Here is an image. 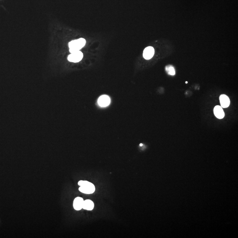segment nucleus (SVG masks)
Returning <instances> with one entry per match:
<instances>
[{
	"label": "nucleus",
	"mask_w": 238,
	"mask_h": 238,
	"mask_svg": "<svg viewBox=\"0 0 238 238\" xmlns=\"http://www.w3.org/2000/svg\"><path fill=\"white\" fill-rule=\"evenodd\" d=\"M78 185L80 186L79 190V191L85 194H92L95 191V187L94 184L88 181H79Z\"/></svg>",
	"instance_id": "1"
},
{
	"label": "nucleus",
	"mask_w": 238,
	"mask_h": 238,
	"mask_svg": "<svg viewBox=\"0 0 238 238\" xmlns=\"http://www.w3.org/2000/svg\"><path fill=\"white\" fill-rule=\"evenodd\" d=\"M86 43V40L83 38L71 41L68 44L69 51L71 53H72L75 52L79 51L80 49L84 47Z\"/></svg>",
	"instance_id": "2"
},
{
	"label": "nucleus",
	"mask_w": 238,
	"mask_h": 238,
	"mask_svg": "<svg viewBox=\"0 0 238 238\" xmlns=\"http://www.w3.org/2000/svg\"><path fill=\"white\" fill-rule=\"evenodd\" d=\"M83 56V53L80 51H78L71 53L68 56V59L69 62H79L82 60Z\"/></svg>",
	"instance_id": "3"
},
{
	"label": "nucleus",
	"mask_w": 238,
	"mask_h": 238,
	"mask_svg": "<svg viewBox=\"0 0 238 238\" xmlns=\"http://www.w3.org/2000/svg\"><path fill=\"white\" fill-rule=\"evenodd\" d=\"M110 103V99L107 95H102L98 99V104L101 107H106L109 105Z\"/></svg>",
	"instance_id": "4"
},
{
	"label": "nucleus",
	"mask_w": 238,
	"mask_h": 238,
	"mask_svg": "<svg viewBox=\"0 0 238 238\" xmlns=\"http://www.w3.org/2000/svg\"><path fill=\"white\" fill-rule=\"evenodd\" d=\"M155 49L151 47L146 48L143 51V57L146 60L150 59L155 54Z\"/></svg>",
	"instance_id": "5"
},
{
	"label": "nucleus",
	"mask_w": 238,
	"mask_h": 238,
	"mask_svg": "<svg viewBox=\"0 0 238 238\" xmlns=\"http://www.w3.org/2000/svg\"><path fill=\"white\" fill-rule=\"evenodd\" d=\"M84 200L82 198L80 197L75 198L73 201V206L75 210L79 211L83 209V203Z\"/></svg>",
	"instance_id": "6"
},
{
	"label": "nucleus",
	"mask_w": 238,
	"mask_h": 238,
	"mask_svg": "<svg viewBox=\"0 0 238 238\" xmlns=\"http://www.w3.org/2000/svg\"><path fill=\"white\" fill-rule=\"evenodd\" d=\"M221 107L222 108H227L230 104V101L229 98L225 94H222L220 97Z\"/></svg>",
	"instance_id": "7"
},
{
	"label": "nucleus",
	"mask_w": 238,
	"mask_h": 238,
	"mask_svg": "<svg viewBox=\"0 0 238 238\" xmlns=\"http://www.w3.org/2000/svg\"><path fill=\"white\" fill-rule=\"evenodd\" d=\"M214 115L219 119H222L224 117L225 114L222 108L219 105H217L213 109Z\"/></svg>",
	"instance_id": "8"
},
{
	"label": "nucleus",
	"mask_w": 238,
	"mask_h": 238,
	"mask_svg": "<svg viewBox=\"0 0 238 238\" xmlns=\"http://www.w3.org/2000/svg\"><path fill=\"white\" fill-rule=\"evenodd\" d=\"M94 204L92 200L87 199L84 200L83 209L85 210L91 211L94 208Z\"/></svg>",
	"instance_id": "9"
},
{
	"label": "nucleus",
	"mask_w": 238,
	"mask_h": 238,
	"mask_svg": "<svg viewBox=\"0 0 238 238\" xmlns=\"http://www.w3.org/2000/svg\"><path fill=\"white\" fill-rule=\"evenodd\" d=\"M166 70L168 75H174L176 74L175 68L172 65H168L166 67Z\"/></svg>",
	"instance_id": "10"
},
{
	"label": "nucleus",
	"mask_w": 238,
	"mask_h": 238,
	"mask_svg": "<svg viewBox=\"0 0 238 238\" xmlns=\"http://www.w3.org/2000/svg\"><path fill=\"white\" fill-rule=\"evenodd\" d=\"M142 145H142V143L141 144H140V146H142Z\"/></svg>",
	"instance_id": "11"
},
{
	"label": "nucleus",
	"mask_w": 238,
	"mask_h": 238,
	"mask_svg": "<svg viewBox=\"0 0 238 238\" xmlns=\"http://www.w3.org/2000/svg\"><path fill=\"white\" fill-rule=\"evenodd\" d=\"M188 83V82H186V83Z\"/></svg>",
	"instance_id": "12"
}]
</instances>
